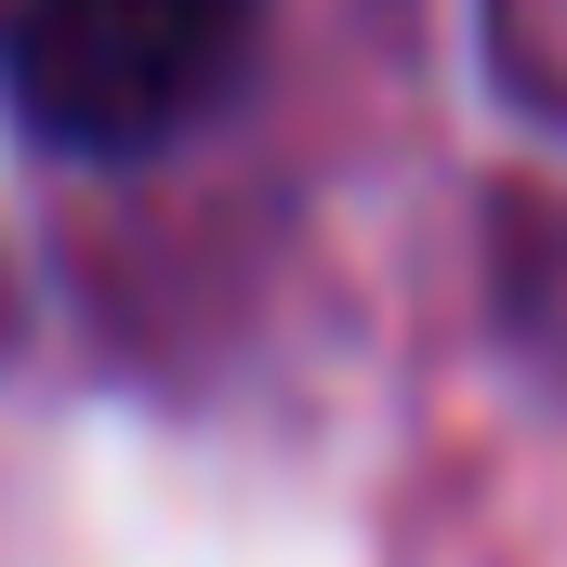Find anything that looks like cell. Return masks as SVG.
I'll return each instance as SVG.
<instances>
[{"label":"cell","mask_w":567,"mask_h":567,"mask_svg":"<svg viewBox=\"0 0 567 567\" xmlns=\"http://www.w3.org/2000/svg\"><path fill=\"white\" fill-rule=\"evenodd\" d=\"M251 40V0H0V93L66 158L185 133Z\"/></svg>","instance_id":"1"}]
</instances>
